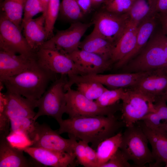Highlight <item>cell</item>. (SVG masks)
<instances>
[{
	"instance_id": "cell-15",
	"label": "cell",
	"mask_w": 167,
	"mask_h": 167,
	"mask_svg": "<svg viewBox=\"0 0 167 167\" xmlns=\"http://www.w3.org/2000/svg\"><path fill=\"white\" fill-rule=\"evenodd\" d=\"M37 63L36 55H18L0 50V82L22 72Z\"/></svg>"
},
{
	"instance_id": "cell-36",
	"label": "cell",
	"mask_w": 167,
	"mask_h": 167,
	"mask_svg": "<svg viewBox=\"0 0 167 167\" xmlns=\"http://www.w3.org/2000/svg\"><path fill=\"white\" fill-rule=\"evenodd\" d=\"M40 13H43L40 0H27L24 7L21 29L22 26L24 23Z\"/></svg>"
},
{
	"instance_id": "cell-49",
	"label": "cell",
	"mask_w": 167,
	"mask_h": 167,
	"mask_svg": "<svg viewBox=\"0 0 167 167\" xmlns=\"http://www.w3.org/2000/svg\"><path fill=\"white\" fill-rule=\"evenodd\" d=\"M165 167H167V162L165 163Z\"/></svg>"
},
{
	"instance_id": "cell-11",
	"label": "cell",
	"mask_w": 167,
	"mask_h": 167,
	"mask_svg": "<svg viewBox=\"0 0 167 167\" xmlns=\"http://www.w3.org/2000/svg\"><path fill=\"white\" fill-rule=\"evenodd\" d=\"M0 50L14 54L35 56L21 31L1 11L0 16Z\"/></svg>"
},
{
	"instance_id": "cell-12",
	"label": "cell",
	"mask_w": 167,
	"mask_h": 167,
	"mask_svg": "<svg viewBox=\"0 0 167 167\" xmlns=\"http://www.w3.org/2000/svg\"><path fill=\"white\" fill-rule=\"evenodd\" d=\"M148 72L75 75L68 77L66 85L68 87H71L79 82L92 81L99 83L110 89L130 88L136 85Z\"/></svg>"
},
{
	"instance_id": "cell-32",
	"label": "cell",
	"mask_w": 167,
	"mask_h": 167,
	"mask_svg": "<svg viewBox=\"0 0 167 167\" xmlns=\"http://www.w3.org/2000/svg\"><path fill=\"white\" fill-rule=\"evenodd\" d=\"M125 89L119 88L113 89H107L95 101L100 106L104 107H111L121 104Z\"/></svg>"
},
{
	"instance_id": "cell-23",
	"label": "cell",
	"mask_w": 167,
	"mask_h": 167,
	"mask_svg": "<svg viewBox=\"0 0 167 167\" xmlns=\"http://www.w3.org/2000/svg\"><path fill=\"white\" fill-rule=\"evenodd\" d=\"M138 26L130 20L123 35L114 47L111 60L113 64L121 60L134 48L136 42Z\"/></svg>"
},
{
	"instance_id": "cell-27",
	"label": "cell",
	"mask_w": 167,
	"mask_h": 167,
	"mask_svg": "<svg viewBox=\"0 0 167 167\" xmlns=\"http://www.w3.org/2000/svg\"><path fill=\"white\" fill-rule=\"evenodd\" d=\"M27 0H4L1 6L2 11L21 31L23 15Z\"/></svg>"
},
{
	"instance_id": "cell-22",
	"label": "cell",
	"mask_w": 167,
	"mask_h": 167,
	"mask_svg": "<svg viewBox=\"0 0 167 167\" xmlns=\"http://www.w3.org/2000/svg\"><path fill=\"white\" fill-rule=\"evenodd\" d=\"M157 19L156 15L150 16L139 25L134 48L121 60L114 64L115 68L123 67L143 49L154 32L157 25Z\"/></svg>"
},
{
	"instance_id": "cell-7",
	"label": "cell",
	"mask_w": 167,
	"mask_h": 167,
	"mask_svg": "<svg viewBox=\"0 0 167 167\" xmlns=\"http://www.w3.org/2000/svg\"><path fill=\"white\" fill-rule=\"evenodd\" d=\"M66 113L69 118L114 115L121 110V104L111 107H102L95 101L90 100L77 90L68 87L66 89Z\"/></svg>"
},
{
	"instance_id": "cell-24",
	"label": "cell",
	"mask_w": 167,
	"mask_h": 167,
	"mask_svg": "<svg viewBox=\"0 0 167 167\" xmlns=\"http://www.w3.org/2000/svg\"><path fill=\"white\" fill-rule=\"evenodd\" d=\"M114 48L109 42L92 32L81 41L79 46L80 49L97 54L110 61Z\"/></svg>"
},
{
	"instance_id": "cell-17",
	"label": "cell",
	"mask_w": 167,
	"mask_h": 167,
	"mask_svg": "<svg viewBox=\"0 0 167 167\" xmlns=\"http://www.w3.org/2000/svg\"><path fill=\"white\" fill-rule=\"evenodd\" d=\"M130 88L142 92L156 101L167 91V69L148 71L136 85Z\"/></svg>"
},
{
	"instance_id": "cell-42",
	"label": "cell",
	"mask_w": 167,
	"mask_h": 167,
	"mask_svg": "<svg viewBox=\"0 0 167 167\" xmlns=\"http://www.w3.org/2000/svg\"><path fill=\"white\" fill-rule=\"evenodd\" d=\"M76 1L84 15L89 12L92 8L91 0H76Z\"/></svg>"
},
{
	"instance_id": "cell-43",
	"label": "cell",
	"mask_w": 167,
	"mask_h": 167,
	"mask_svg": "<svg viewBox=\"0 0 167 167\" xmlns=\"http://www.w3.org/2000/svg\"><path fill=\"white\" fill-rule=\"evenodd\" d=\"M162 26L161 31L167 36V11L156 15Z\"/></svg>"
},
{
	"instance_id": "cell-38",
	"label": "cell",
	"mask_w": 167,
	"mask_h": 167,
	"mask_svg": "<svg viewBox=\"0 0 167 167\" xmlns=\"http://www.w3.org/2000/svg\"><path fill=\"white\" fill-rule=\"evenodd\" d=\"M10 119L7 114L3 102L0 100V134L6 137L9 134L10 128Z\"/></svg>"
},
{
	"instance_id": "cell-16",
	"label": "cell",
	"mask_w": 167,
	"mask_h": 167,
	"mask_svg": "<svg viewBox=\"0 0 167 167\" xmlns=\"http://www.w3.org/2000/svg\"><path fill=\"white\" fill-rule=\"evenodd\" d=\"M0 98L10 119L20 117L33 118L36 114L34 110L37 108V100L7 91L1 93Z\"/></svg>"
},
{
	"instance_id": "cell-21",
	"label": "cell",
	"mask_w": 167,
	"mask_h": 167,
	"mask_svg": "<svg viewBox=\"0 0 167 167\" xmlns=\"http://www.w3.org/2000/svg\"><path fill=\"white\" fill-rule=\"evenodd\" d=\"M45 14L42 13L36 18L28 20L21 27L28 44L36 52L48 39L45 27Z\"/></svg>"
},
{
	"instance_id": "cell-46",
	"label": "cell",
	"mask_w": 167,
	"mask_h": 167,
	"mask_svg": "<svg viewBox=\"0 0 167 167\" xmlns=\"http://www.w3.org/2000/svg\"><path fill=\"white\" fill-rule=\"evenodd\" d=\"M50 0H40L41 4L43 10V13L45 14L47 7Z\"/></svg>"
},
{
	"instance_id": "cell-14",
	"label": "cell",
	"mask_w": 167,
	"mask_h": 167,
	"mask_svg": "<svg viewBox=\"0 0 167 167\" xmlns=\"http://www.w3.org/2000/svg\"><path fill=\"white\" fill-rule=\"evenodd\" d=\"M23 151L45 166L71 167L76 165V156L74 152L69 153L31 146L26 148Z\"/></svg>"
},
{
	"instance_id": "cell-44",
	"label": "cell",
	"mask_w": 167,
	"mask_h": 167,
	"mask_svg": "<svg viewBox=\"0 0 167 167\" xmlns=\"http://www.w3.org/2000/svg\"><path fill=\"white\" fill-rule=\"evenodd\" d=\"M161 36L166 57L167 60V36L164 35L161 31Z\"/></svg>"
},
{
	"instance_id": "cell-33",
	"label": "cell",
	"mask_w": 167,
	"mask_h": 167,
	"mask_svg": "<svg viewBox=\"0 0 167 167\" xmlns=\"http://www.w3.org/2000/svg\"><path fill=\"white\" fill-rule=\"evenodd\" d=\"M60 0H50L46 11L45 27L48 40L53 36L54 25L59 15L60 7Z\"/></svg>"
},
{
	"instance_id": "cell-34",
	"label": "cell",
	"mask_w": 167,
	"mask_h": 167,
	"mask_svg": "<svg viewBox=\"0 0 167 167\" xmlns=\"http://www.w3.org/2000/svg\"><path fill=\"white\" fill-rule=\"evenodd\" d=\"M131 0H106L103 9L109 12L119 15L127 13L133 2Z\"/></svg>"
},
{
	"instance_id": "cell-29",
	"label": "cell",
	"mask_w": 167,
	"mask_h": 167,
	"mask_svg": "<svg viewBox=\"0 0 167 167\" xmlns=\"http://www.w3.org/2000/svg\"><path fill=\"white\" fill-rule=\"evenodd\" d=\"M10 121V131L23 133L32 141L37 123L33 118L20 117L11 119Z\"/></svg>"
},
{
	"instance_id": "cell-25",
	"label": "cell",
	"mask_w": 167,
	"mask_h": 167,
	"mask_svg": "<svg viewBox=\"0 0 167 167\" xmlns=\"http://www.w3.org/2000/svg\"><path fill=\"white\" fill-rule=\"evenodd\" d=\"M122 133L119 132L115 135L102 141L98 146L96 151L98 167L107 162L119 148Z\"/></svg>"
},
{
	"instance_id": "cell-18",
	"label": "cell",
	"mask_w": 167,
	"mask_h": 167,
	"mask_svg": "<svg viewBox=\"0 0 167 167\" xmlns=\"http://www.w3.org/2000/svg\"><path fill=\"white\" fill-rule=\"evenodd\" d=\"M67 55L86 75L103 73L110 69L113 64L111 61L107 60L97 54L79 49Z\"/></svg>"
},
{
	"instance_id": "cell-4",
	"label": "cell",
	"mask_w": 167,
	"mask_h": 167,
	"mask_svg": "<svg viewBox=\"0 0 167 167\" xmlns=\"http://www.w3.org/2000/svg\"><path fill=\"white\" fill-rule=\"evenodd\" d=\"M148 139L141 126L135 124L126 127L122 133L119 148L129 161L136 166H143L154 162L152 153L148 148Z\"/></svg>"
},
{
	"instance_id": "cell-41",
	"label": "cell",
	"mask_w": 167,
	"mask_h": 167,
	"mask_svg": "<svg viewBox=\"0 0 167 167\" xmlns=\"http://www.w3.org/2000/svg\"><path fill=\"white\" fill-rule=\"evenodd\" d=\"M84 143L87 157L91 167H98V158L96 150L90 146L88 143L84 142Z\"/></svg>"
},
{
	"instance_id": "cell-37",
	"label": "cell",
	"mask_w": 167,
	"mask_h": 167,
	"mask_svg": "<svg viewBox=\"0 0 167 167\" xmlns=\"http://www.w3.org/2000/svg\"><path fill=\"white\" fill-rule=\"evenodd\" d=\"M123 152L119 148L110 159L101 167H131V165Z\"/></svg>"
},
{
	"instance_id": "cell-2",
	"label": "cell",
	"mask_w": 167,
	"mask_h": 167,
	"mask_svg": "<svg viewBox=\"0 0 167 167\" xmlns=\"http://www.w3.org/2000/svg\"><path fill=\"white\" fill-rule=\"evenodd\" d=\"M55 76L56 74L45 69L37 63L1 83L7 91L28 99L37 100L46 91L49 83L57 79Z\"/></svg>"
},
{
	"instance_id": "cell-28",
	"label": "cell",
	"mask_w": 167,
	"mask_h": 167,
	"mask_svg": "<svg viewBox=\"0 0 167 167\" xmlns=\"http://www.w3.org/2000/svg\"><path fill=\"white\" fill-rule=\"evenodd\" d=\"M151 0H134L128 13L130 21L137 26L150 16Z\"/></svg>"
},
{
	"instance_id": "cell-19",
	"label": "cell",
	"mask_w": 167,
	"mask_h": 167,
	"mask_svg": "<svg viewBox=\"0 0 167 167\" xmlns=\"http://www.w3.org/2000/svg\"><path fill=\"white\" fill-rule=\"evenodd\" d=\"M139 125L150 144L154 162L150 166L159 167L167 162V132L159 127L150 128L142 122Z\"/></svg>"
},
{
	"instance_id": "cell-40",
	"label": "cell",
	"mask_w": 167,
	"mask_h": 167,
	"mask_svg": "<svg viewBox=\"0 0 167 167\" xmlns=\"http://www.w3.org/2000/svg\"><path fill=\"white\" fill-rule=\"evenodd\" d=\"M167 11V0H151V10L150 16Z\"/></svg>"
},
{
	"instance_id": "cell-48",
	"label": "cell",
	"mask_w": 167,
	"mask_h": 167,
	"mask_svg": "<svg viewBox=\"0 0 167 167\" xmlns=\"http://www.w3.org/2000/svg\"><path fill=\"white\" fill-rule=\"evenodd\" d=\"M161 97L167 102V91Z\"/></svg>"
},
{
	"instance_id": "cell-26",
	"label": "cell",
	"mask_w": 167,
	"mask_h": 167,
	"mask_svg": "<svg viewBox=\"0 0 167 167\" xmlns=\"http://www.w3.org/2000/svg\"><path fill=\"white\" fill-rule=\"evenodd\" d=\"M166 101L162 97L157 99L154 103L155 112L150 113L141 121L147 126L152 128L160 127L167 122Z\"/></svg>"
},
{
	"instance_id": "cell-45",
	"label": "cell",
	"mask_w": 167,
	"mask_h": 167,
	"mask_svg": "<svg viewBox=\"0 0 167 167\" xmlns=\"http://www.w3.org/2000/svg\"><path fill=\"white\" fill-rule=\"evenodd\" d=\"M92 3V8L97 7L103 4L106 0H91Z\"/></svg>"
},
{
	"instance_id": "cell-10",
	"label": "cell",
	"mask_w": 167,
	"mask_h": 167,
	"mask_svg": "<svg viewBox=\"0 0 167 167\" xmlns=\"http://www.w3.org/2000/svg\"><path fill=\"white\" fill-rule=\"evenodd\" d=\"M37 63L40 66L54 74L67 75H85L84 72L67 55L57 51L44 48L36 52Z\"/></svg>"
},
{
	"instance_id": "cell-20",
	"label": "cell",
	"mask_w": 167,
	"mask_h": 167,
	"mask_svg": "<svg viewBox=\"0 0 167 167\" xmlns=\"http://www.w3.org/2000/svg\"><path fill=\"white\" fill-rule=\"evenodd\" d=\"M6 137L0 135V167H32L42 165L33 159L27 158L24 156L23 150L12 146Z\"/></svg>"
},
{
	"instance_id": "cell-6",
	"label": "cell",
	"mask_w": 167,
	"mask_h": 167,
	"mask_svg": "<svg viewBox=\"0 0 167 167\" xmlns=\"http://www.w3.org/2000/svg\"><path fill=\"white\" fill-rule=\"evenodd\" d=\"M125 89L121 101V119L126 127L135 124L148 114L155 112V101L132 88Z\"/></svg>"
},
{
	"instance_id": "cell-47",
	"label": "cell",
	"mask_w": 167,
	"mask_h": 167,
	"mask_svg": "<svg viewBox=\"0 0 167 167\" xmlns=\"http://www.w3.org/2000/svg\"><path fill=\"white\" fill-rule=\"evenodd\" d=\"M160 127L163 129L167 132V122L162 125Z\"/></svg>"
},
{
	"instance_id": "cell-9",
	"label": "cell",
	"mask_w": 167,
	"mask_h": 167,
	"mask_svg": "<svg viewBox=\"0 0 167 167\" xmlns=\"http://www.w3.org/2000/svg\"><path fill=\"white\" fill-rule=\"evenodd\" d=\"M92 25V21L87 23L79 21L73 22L67 29L57 31L56 34L47 40L40 48L50 49L68 54L79 49L81 38Z\"/></svg>"
},
{
	"instance_id": "cell-31",
	"label": "cell",
	"mask_w": 167,
	"mask_h": 167,
	"mask_svg": "<svg viewBox=\"0 0 167 167\" xmlns=\"http://www.w3.org/2000/svg\"><path fill=\"white\" fill-rule=\"evenodd\" d=\"M77 90L88 99L96 100L106 90L103 85L96 82H81L75 84Z\"/></svg>"
},
{
	"instance_id": "cell-39",
	"label": "cell",
	"mask_w": 167,
	"mask_h": 167,
	"mask_svg": "<svg viewBox=\"0 0 167 167\" xmlns=\"http://www.w3.org/2000/svg\"><path fill=\"white\" fill-rule=\"evenodd\" d=\"M74 152L79 164L85 167H91L87 157L83 141L77 142L74 148Z\"/></svg>"
},
{
	"instance_id": "cell-3",
	"label": "cell",
	"mask_w": 167,
	"mask_h": 167,
	"mask_svg": "<svg viewBox=\"0 0 167 167\" xmlns=\"http://www.w3.org/2000/svg\"><path fill=\"white\" fill-rule=\"evenodd\" d=\"M122 68H124L126 73L167 69V60L162 41L161 31L153 33L141 51Z\"/></svg>"
},
{
	"instance_id": "cell-30",
	"label": "cell",
	"mask_w": 167,
	"mask_h": 167,
	"mask_svg": "<svg viewBox=\"0 0 167 167\" xmlns=\"http://www.w3.org/2000/svg\"><path fill=\"white\" fill-rule=\"evenodd\" d=\"M59 15L63 19L74 22L82 19L84 14L76 0H62L60 3Z\"/></svg>"
},
{
	"instance_id": "cell-1",
	"label": "cell",
	"mask_w": 167,
	"mask_h": 167,
	"mask_svg": "<svg viewBox=\"0 0 167 167\" xmlns=\"http://www.w3.org/2000/svg\"><path fill=\"white\" fill-rule=\"evenodd\" d=\"M59 124V134L66 133L69 138L91 143L96 150L102 141L118 132L124 125L114 115L69 118Z\"/></svg>"
},
{
	"instance_id": "cell-35",
	"label": "cell",
	"mask_w": 167,
	"mask_h": 167,
	"mask_svg": "<svg viewBox=\"0 0 167 167\" xmlns=\"http://www.w3.org/2000/svg\"><path fill=\"white\" fill-rule=\"evenodd\" d=\"M6 138L12 146L23 151L32 145V141L29 137L25 134L20 132L10 131Z\"/></svg>"
},
{
	"instance_id": "cell-13",
	"label": "cell",
	"mask_w": 167,
	"mask_h": 167,
	"mask_svg": "<svg viewBox=\"0 0 167 167\" xmlns=\"http://www.w3.org/2000/svg\"><path fill=\"white\" fill-rule=\"evenodd\" d=\"M60 135L48 125L37 122L31 147L69 153L74 152L77 140L71 138H63Z\"/></svg>"
},
{
	"instance_id": "cell-5",
	"label": "cell",
	"mask_w": 167,
	"mask_h": 167,
	"mask_svg": "<svg viewBox=\"0 0 167 167\" xmlns=\"http://www.w3.org/2000/svg\"><path fill=\"white\" fill-rule=\"evenodd\" d=\"M65 75L56 79L41 96L37 100V112L34 121L40 117L46 115L54 119L58 124L66 113V102L65 86L67 82Z\"/></svg>"
},
{
	"instance_id": "cell-8",
	"label": "cell",
	"mask_w": 167,
	"mask_h": 167,
	"mask_svg": "<svg viewBox=\"0 0 167 167\" xmlns=\"http://www.w3.org/2000/svg\"><path fill=\"white\" fill-rule=\"evenodd\" d=\"M130 20L128 13L119 15L103 9L97 12L92 21L93 33L103 37L114 46L119 41Z\"/></svg>"
}]
</instances>
